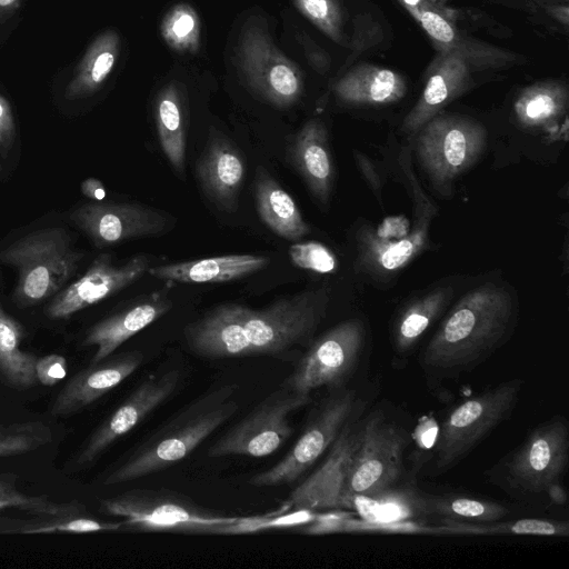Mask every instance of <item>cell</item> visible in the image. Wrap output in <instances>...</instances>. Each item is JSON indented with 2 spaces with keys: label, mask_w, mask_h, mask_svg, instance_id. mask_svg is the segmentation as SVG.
I'll use <instances>...</instances> for the list:
<instances>
[{
  "label": "cell",
  "mask_w": 569,
  "mask_h": 569,
  "mask_svg": "<svg viewBox=\"0 0 569 569\" xmlns=\"http://www.w3.org/2000/svg\"><path fill=\"white\" fill-rule=\"evenodd\" d=\"M325 290H305L253 309L222 303L183 330L191 352L204 359L267 356L296 362L326 316Z\"/></svg>",
  "instance_id": "6da1fadb"
},
{
  "label": "cell",
  "mask_w": 569,
  "mask_h": 569,
  "mask_svg": "<svg viewBox=\"0 0 569 569\" xmlns=\"http://www.w3.org/2000/svg\"><path fill=\"white\" fill-rule=\"evenodd\" d=\"M512 296L487 282L466 293L423 348L419 363L433 379H453L486 361L509 337Z\"/></svg>",
  "instance_id": "7a4b0ae2"
},
{
  "label": "cell",
  "mask_w": 569,
  "mask_h": 569,
  "mask_svg": "<svg viewBox=\"0 0 569 569\" xmlns=\"http://www.w3.org/2000/svg\"><path fill=\"white\" fill-rule=\"evenodd\" d=\"M239 387H213L181 408L101 479L103 486L160 472L187 458L239 410Z\"/></svg>",
  "instance_id": "3957f363"
},
{
  "label": "cell",
  "mask_w": 569,
  "mask_h": 569,
  "mask_svg": "<svg viewBox=\"0 0 569 569\" xmlns=\"http://www.w3.org/2000/svg\"><path fill=\"white\" fill-rule=\"evenodd\" d=\"M82 256L62 227L34 230L6 247L0 260L18 270L14 303L30 307L57 295L78 270Z\"/></svg>",
  "instance_id": "277c9868"
},
{
  "label": "cell",
  "mask_w": 569,
  "mask_h": 569,
  "mask_svg": "<svg viewBox=\"0 0 569 569\" xmlns=\"http://www.w3.org/2000/svg\"><path fill=\"white\" fill-rule=\"evenodd\" d=\"M568 459V422L557 416L532 429L488 471V479L513 497L532 498L561 481Z\"/></svg>",
  "instance_id": "5b68a950"
},
{
  "label": "cell",
  "mask_w": 569,
  "mask_h": 569,
  "mask_svg": "<svg viewBox=\"0 0 569 569\" xmlns=\"http://www.w3.org/2000/svg\"><path fill=\"white\" fill-rule=\"evenodd\" d=\"M521 379L503 381L457 405L443 420L435 443L429 473L446 472L507 420L519 399Z\"/></svg>",
  "instance_id": "8992f818"
},
{
  "label": "cell",
  "mask_w": 569,
  "mask_h": 569,
  "mask_svg": "<svg viewBox=\"0 0 569 569\" xmlns=\"http://www.w3.org/2000/svg\"><path fill=\"white\" fill-rule=\"evenodd\" d=\"M367 402L355 388L346 386L329 391L287 453L272 467L253 476L249 483L254 487H277L299 480L328 452L343 427L366 412Z\"/></svg>",
  "instance_id": "52a82bcc"
},
{
  "label": "cell",
  "mask_w": 569,
  "mask_h": 569,
  "mask_svg": "<svg viewBox=\"0 0 569 569\" xmlns=\"http://www.w3.org/2000/svg\"><path fill=\"white\" fill-rule=\"evenodd\" d=\"M410 440V433L381 409L363 413L360 443L346 478L340 509H346L353 496L372 495L400 485Z\"/></svg>",
  "instance_id": "ba28073f"
},
{
  "label": "cell",
  "mask_w": 569,
  "mask_h": 569,
  "mask_svg": "<svg viewBox=\"0 0 569 569\" xmlns=\"http://www.w3.org/2000/svg\"><path fill=\"white\" fill-rule=\"evenodd\" d=\"M100 510L122 518L121 530L187 535H212L216 528L238 517L203 508L174 492L144 489L102 499Z\"/></svg>",
  "instance_id": "9c48e42d"
},
{
  "label": "cell",
  "mask_w": 569,
  "mask_h": 569,
  "mask_svg": "<svg viewBox=\"0 0 569 569\" xmlns=\"http://www.w3.org/2000/svg\"><path fill=\"white\" fill-rule=\"evenodd\" d=\"M283 382L223 433L208 450L209 458H262L276 452L292 435L290 416L311 402Z\"/></svg>",
  "instance_id": "30bf717a"
},
{
  "label": "cell",
  "mask_w": 569,
  "mask_h": 569,
  "mask_svg": "<svg viewBox=\"0 0 569 569\" xmlns=\"http://www.w3.org/2000/svg\"><path fill=\"white\" fill-rule=\"evenodd\" d=\"M365 338L361 321L350 319L338 323L312 340L282 382L309 395L320 388L331 391L346 387L359 365Z\"/></svg>",
  "instance_id": "8fae6325"
},
{
  "label": "cell",
  "mask_w": 569,
  "mask_h": 569,
  "mask_svg": "<svg viewBox=\"0 0 569 569\" xmlns=\"http://www.w3.org/2000/svg\"><path fill=\"white\" fill-rule=\"evenodd\" d=\"M181 372L167 369L146 377L121 403L90 433L71 460L69 472L92 467L118 440L133 430L177 390Z\"/></svg>",
  "instance_id": "7c38bea8"
},
{
  "label": "cell",
  "mask_w": 569,
  "mask_h": 569,
  "mask_svg": "<svg viewBox=\"0 0 569 569\" xmlns=\"http://www.w3.org/2000/svg\"><path fill=\"white\" fill-rule=\"evenodd\" d=\"M237 60L247 86L268 103L287 108L300 98L303 86L299 68L259 22L250 20L242 28Z\"/></svg>",
  "instance_id": "4fadbf2b"
},
{
  "label": "cell",
  "mask_w": 569,
  "mask_h": 569,
  "mask_svg": "<svg viewBox=\"0 0 569 569\" xmlns=\"http://www.w3.org/2000/svg\"><path fill=\"white\" fill-rule=\"evenodd\" d=\"M423 126L417 141L418 158L438 186L471 167L486 147V130L473 119L442 116Z\"/></svg>",
  "instance_id": "5bb4252c"
},
{
  "label": "cell",
  "mask_w": 569,
  "mask_h": 569,
  "mask_svg": "<svg viewBox=\"0 0 569 569\" xmlns=\"http://www.w3.org/2000/svg\"><path fill=\"white\" fill-rule=\"evenodd\" d=\"M149 268L146 254H136L124 263L116 264L110 253H100L82 277L53 297L46 315L52 320L69 319L138 281Z\"/></svg>",
  "instance_id": "9a60e30c"
},
{
  "label": "cell",
  "mask_w": 569,
  "mask_h": 569,
  "mask_svg": "<svg viewBox=\"0 0 569 569\" xmlns=\"http://www.w3.org/2000/svg\"><path fill=\"white\" fill-rule=\"evenodd\" d=\"M70 219L97 248L158 236L169 226L163 212L129 202H88L77 208Z\"/></svg>",
  "instance_id": "2e32d148"
},
{
  "label": "cell",
  "mask_w": 569,
  "mask_h": 569,
  "mask_svg": "<svg viewBox=\"0 0 569 569\" xmlns=\"http://www.w3.org/2000/svg\"><path fill=\"white\" fill-rule=\"evenodd\" d=\"M362 416L350 420L328 450L320 468L288 500L289 509H340L346 478L359 447Z\"/></svg>",
  "instance_id": "e0dca14e"
},
{
  "label": "cell",
  "mask_w": 569,
  "mask_h": 569,
  "mask_svg": "<svg viewBox=\"0 0 569 569\" xmlns=\"http://www.w3.org/2000/svg\"><path fill=\"white\" fill-rule=\"evenodd\" d=\"M143 357L140 350H130L90 362L71 377L54 397L51 415L67 417L84 410L130 377L141 366Z\"/></svg>",
  "instance_id": "ac0fdd59"
},
{
  "label": "cell",
  "mask_w": 569,
  "mask_h": 569,
  "mask_svg": "<svg viewBox=\"0 0 569 569\" xmlns=\"http://www.w3.org/2000/svg\"><path fill=\"white\" fill-rule=\"evenodd\" d=\"M246 158L240 148L220 131L211 129L196 163V174L204 196L220 210L238 209L246 178Z\"/></svg>",
  "instance_id": "d6986e66"
},
{
  "label": "cell",
  "mask_w": 569,
  "mask_h": 569,
  "mask_svg": "<svg viewBox=\"0 0 569 569\" xmlns=\"http://www.w3.org/2000/svg\"><path fill=\"white\" fill-rule=\"evenodd\" d=\"M172 307L171 300L161 292L112 313L91 326L81 346L93 347L90 362H98L114 353L127 340L164 316Z\"/></svg>",
  "instance_id": "ffe728a7"
},
{
  "label": "cell",
  "mask_w": 569,
  "mask_h": 569,
  "mask_svg": "<svg viewBox=\"0 0 569 569\" xmlns=\"http://www.w3.org/2000/svg\"><path fill=\"white\" fill-rule=\"evenodd\" d=\"M269 262L266 256L240 253L161 264L149 268L148 272L154 278L172 282H228L256 273Z\"/></svg>",
  "instance_id": "44dd1931"
},
{
  "label": "cell",
  "mask_w": 569,
  "mask_h": 569,
  "mask_svg": "<svg viewBox=\"0 0 569 569\" xmlns=\"http://www.w3.org/2000/svg\"><path fill=\"white\" fill-rule=\"evenodd\" d=\"M290 158L312 196L327 203L333 181L327 130L319 120L303 124L290 147Z\"/></svg>",
  "instance_id": "7402d4cb"
},
{
  "label": "cell",
  "mask_w": 569,
  "mask_h": 569,
  "mask_svg": "<svg viewBox=\"0 0 569 569\" xmlns=\"http://www.w3.org/2000/svg\"><path fill=\"white\" fill-rule=\"evenodd\" d=\"M254 196L260 219L277 236L297 241L309 233L295 200L262 167L257 169Z\"/></svg>",
  "instance_id": "603a6c76"
},
{
  "label": "cell",
  "mask_w": 569,
  "mask_h": 569,
  "mask_svg": "<svg viewBox=\"0 0 569 569\" xmlns=\"http://www.w3.org/2000/svg\"><path fill=\"white\" fill-rule=\"evenodd\" d=\"M468 69L459 51L443 56L430 76L421 99L406 117L403 129L412 132L426 124L448 101L465 87Z\"/></svg>",
  "instance_id": "cb8c5ba5"
},
{
  "label": "cell",
  "mask_w": 569,
  "mask_h": 569,
  "mask_svg": "<svg viewBox=\"0 0 569 569\" xmlns=\"http://www.w3.org/2000/svg\"><path fill=\"white\" fill-rule=\"evenodd\" d=\"M406 91L403 79L389 69L360 66L335 86L337 97L351 104L388 103L400 99Z\"/></svg>",
  "instance_id": "d4e9b609"
},
{
  "label": "cell",
  "mask_w": 569,
  "mask_h": 569,
  "mask_svg": "<svg viewBox=\"0 0 569 569\" xmlns=\"http://www.w3.org/2000/svg\"><path fill=\"white\" fill-rule=\"evenodd\" d=\"M400 485L372 495L351 497L346 505L347 510L357 512L362 519L377 522H398L413 518H422L419 510V490L415 475Z\"/></svg>",
  "instance_id": "484cf974"
},
{
  "label": "cell",
  "mask_w": 569,
  "mask_h": 569,
  "mask_svg": "<svg viewBox=\"0 0 569 569\" xmlns=\"http://www.w3.org/2000/svg\"><path fill=\"white\" fill-rule=\"evenodd\" d=\"M119 50L120 38L114 30H107L98 36L76 69L64 97L74 100L93 94L113 70Z\"/></svg>",
  "instance_id": "4316f807"
},
{
  "label": "cell",
  "mask_w": 569,
  "mask_h": 569,
  "mask_svg": "<svg viewBox=\"0 0 569 569\" xmlns=\"http://www.w3.org/2000/svg\"><path fill=\"white\" fill-rule=\"evenodd\" d=\"M23 337L21 323L7 313L0 302V380L14 389L38 385L34 373L37 356L21 350Z\"/></svg>",
  "instance_id": "83f0119b"
},
{
  "label": "cell",
  "mask_w": 569,
  "mask_h": 569,
  "mask_svg": "<svg viewBox=\"0 0 569 569\" xmlns=\"http://www.w3.org/2000/svg\"><path fill=\"white\" fill-rule=\"evenodd\" d=\"M154 117L163 154L180 174L186 167V127L182 102L174 84L164 87L156 100Z\"/></svg>",
  "instance_id": "f1b7e54d"
},
{
  "label": "cell",
  "mask_w": 569,
  "mask_h": 569,
  "mask_svg": "<svg viewBox=\"0 0 569 569\" xmlns=\"http://www.w3.org/2000/svg\"><path fill=\"white\" fill-rule=\"evenodd\" d=\"M29 518L0 517V533H89L121 530L122 521H101L84 511L31 515Z\"/></svg>",
  "instance_id": "f546056e"
},
{
  "label": "cell",
  "mask_w": 569,
  "mask_h": 569,
  "mask_svg": "<svg viewBox=\"0 0 569 569\" xmlns=\"http://www.w3.org/2000/svg\"><path fill=\"white\" fill-rule=\"evenodd\" d=\"M438 535H472V536H542L567 537V521L523 518L515 520H497L489 522H471L441 518Z\"/></svg>",
  "instance_id": "4dcf8cb0"
},
{
  "label": "cell",
  "mask_w": 569,
  "mask_h": 569,
  "mask_svg": "<svg viewBox=\"0 0 569 569\" xmlns=\"http://www.w3.org/2000/svg\"><path fill=\"white\" fill-rule=\"evenodd\" d=\"M421 517H439L471 522L505 519L509 509L501 503L456 493L430 495L419 492Z\"/></svg>",
  "instance_id": "1f68e13d"
},
{
  "label": "cell",
  "mask_w": 569,
  "mask_h": 569,
  "mask_svg": "<svg viewBox=\"0 0 569 569\" xmlns=\"http://www.w3.org/2000/svg\"><path fill=\"white\" fill-rule=\"evenodd\" d=\"M451 297L449 288H438L411 303L399 317L392 332V348L399 363L415 348Z\"/></svg>",
  "instance_id": "d6a6232c"
},
{
  "label": "cell",
  "mask_w": 569,
  "mask_h": 569,
  "mask_svg": "<svg viewBox=\"0 0 569 569\" xmlns=\"http://www.w3.org/2000/svg\"><path fill=\"white\" fill-rule=\"evenodd\" d=\"M567 102L566 91L555 84H540L526 90L517 100L518 120L527 127L542 126L562 113Z\"/></svg>",
  "instance_id": "836d02e7"
},
{
  "label": "cell",
  "mask_w": 569,
  "mask_h": 569,
  "mask_svg": "<svg viewBox=\"0 0 569 569\" xmlns=\"http://www.w3.org/2000/svg\"><path fill=\"white\" fill-rule=\"evenodd\" d=\"M17 509L31 515H59L86 511L78 501L54 502L44 495H28L17 487V477L10 473L0 475V510Z\"/></svg>",
  "instance_id": "e575fe53"
},
{
  "label": "cell",
  "mask_w": 569,
  "mask_h": 569,
  "mask_svg": "<svg viewBox=\"0 0 569 569\" xmlns=\"http://www.w3.org/2000/svg\"><path fill=\"white\" fill-rule=\"evenodd\" d=\"M319 513L313 510L297 508L287 512L237 517L234 521L216 528L212 535H249L270 529L301 527L317 519Z\"/></svg>",
  "instance_id": "d590c367"
},
{
  "label": "cell",
  "mask_w": 569,
  "mask_h": 569,
  "mask_svg": "<svg viewBox=\"0 0 569 569\" xmlns=\"http://www.w3.org/2000/svg\"><path fill=\"white\" fill-rule=\"evenodd\" d=\"M161 34L176 51H196L200 43V20L196 10L187 3L172 7L163 17Z\"/></svg>",
  "instance_id": "8d00e7d4"
},
{
  "label": "cell",
  "mask_w": 569,
  "mask_h": 569,
  "mask_svg": "<svg viewBox=\"0 0 569 569\" xmlns=\"http://www.w3.org/2000/svg\"><path fill=\"white\" fill-rule=\"evenodd\" d=\"M51 441L52 432L41 421L0 423V458L29 453Z\"/></svg>",
  "instance_id": "74e56055"
},
{
  "label": "cell",
  "mask_w": 569,
  "mask_h": 569,
  "mask_svg": "<svg viewBox=\"0 0 569 569\" xmlns=\"http://www.w3.org/2000/svg\"><path fill=\"white\" fill-rule=\"evenodd\" d=\"M426 224L422 223L406 237L386 241L375 240L373 252L378 264L386 270H395L406 264L425 244Z\"/></svg>",
  "instance_id": "f35d334b"
},
{
  "label": "cell",
  "mask_w": 569,
  "mask_h": 569,
  "mask_svg": "<svg viewBox=\"0 0 569 569\" xmlns=\"http://www.w3.org/2000/svg\"><path fill=\"white\" fill-rule=\"evenodd\" d=\"M289 256L297 267L320 273L332 272L337 267L333 253L316 241L292 244L289 248Z\"/></svg>",
  "instance_id": "ab89813d"
},
{
  "label": "cell",
  "mask_w": 569,
  "mask_h": 569,
  "mask_svg": "<svg viewBox=\"0 0 569 569\" xmlns=\"http://www.w3.org/2000/svg\"><path fill=\"white\" fill-rule=\"evenodd\" d=\"M296 7L329 37H340V13L333 0H292Z\"/></svg>",
  "instance_id": "60d3db41"
},
{
  "label": "cell",
  "mask_w": 569,
  "mask_h": 569,
  "mask_svg": "<svg viewBox=\"0 0 569 569\" xmlns=\"http://www.w3.org/2000/svg\"><path fill=\"white\" fill-rule=\"evenodd\" d=\"M68 363L62 355L50 353L38 358L34 363L37 382L52 387L62 381L67 376Z\"/></svg>",
  "instance_id": "b9f144b4"
},
{
  "label": "cell",
  "mask_w": 569,
  "mask_h": 569,
  "mask_svg": "<svg viewBox=\"0 0 569 569\" xmlns=\"http://www.w3.org/2000/svg\"><path fill=\"white\" fill-rule=\"evenodd\" d=\"M411 10H416V14L421 26L435 40L440 43H451L453 41L455 31L452 27L439 13L428 9L425 10L422 8H415Z\"/></svg>",
  "instance_id": "7bdbcfd3"
},
{
  "label": "cell",
  "mask_w": 569,
  "mask_h": 569,
  "mask_svg": "<svg viewBox=\"0 0 569 569\" xmlns=\"http://www.w3.org/2000/svg\"><path fill=\"white\" fill-rule=\"evenodd\" d=\"M16 137L14 119L9 102L0 94V150L6 157Z\"/></svg>",
  "instance_id": "ee69618b"
},
{
  "label": "cell",
  "mask_w": 569,
  "mask_h": 569,
  "mask_svg": "<svg viewBox=\"0 0 569 569\" xmlns=\"http://www.w3.org/2000/svg\"><path fill=\"white\" fill-rule=\"evenodd\" d=\"M409 223L403 217H392L386 219L378 230L380 239L393 238V240L401 239L408 234Z\"/></svg>",
  "instance_id": "f6af8a7d"
},
{
  "label": "cell",
  "mask_w": 569,
  "mask_h": 569,
  "mask_svg": "<svg viewBox=\"0 0 569 569\" xmlns=\"http://www.w3.org/2000/svg\"><path fill=\"white\" fill-rule=\"evenodd\" d=\"M81 192L93 201H102L106 198V189L102 182L96 178L86 179L81 183Z\"/></svg>",
  "instance_id": "bcb514c9"
},
{
  "label": "cell",
  "mask_w": 569,
  "mask_h": 569,
  "mask_svg": "<svg viewBox=\"0 0 569 569\" xmlns=\"http://www.w3.org/2000/svg\"><path fill=\"white\" fill-rule=\"evenodd\" d=\"M546 495L556 505H563L567 501V493L561 481L551 485Z\"/></svg>",
  "instance_id": "7dc6e473"
},
{
  "label": "cell",
  "mask_w": 569,
  "mask_h": 569,
  "mask_svg": "<svg viewBox=\"0 0 569 569\" xmlns=\"http://www.w3.org/2000/svg\"><path fill=\"white\" fill-rule=\"evenodd\" d=\"M408 7L415 9L421 2V0H403Z\"/></svg>",
  "instance_id": "c3c4849f"
},
{
  "label": "cell",
  "mask_w": 569,
  "mask_h": 569,
  "mask_svg": "<svg viewBox=\"0 0 569 569\" xmlns=\"http://www.w3.org/2000/svg\"><path fill=\"white\" fill-rule=\"evenodd\" d=\"M16 0H0V7H8L12 4Z\"/></svg>",
  "instance_id": "681fc988"
},
{
  "label": "cell",
  "mask_w": 569,
  "mask_h": 569,
  "mask_svg": "<svg viewBox=\"0 0 569 569\" xmlns=\"http://www.w3.org/2000/svg\"><path fill=\"white\" fill-rule=\"evenodd\" d=\"M431 1H439V0H431Z\"/></svg>",
  "instance_id": "f907efd6"
},
{
  "label": "cell",
  "mask_w": 569,
  "mask_h": 569,
  "mask_svg": "<svg viewBox=\"0 0 569 569\" xmlns=\"http://www.w3.org/2000/svg\"><path fill=\"white\" fill-rule=\"evenodd\" d=\"M0 170H1V163H0Z\"/></svg>",
  "instance_id": "816d5d0a"
}]
</instances>
